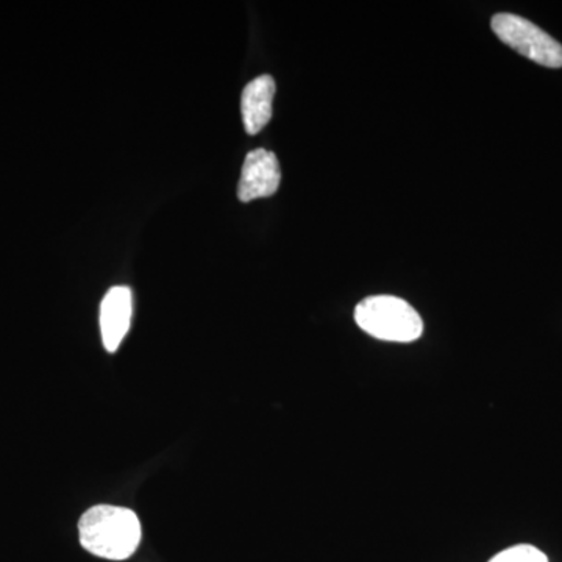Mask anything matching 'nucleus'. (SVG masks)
I'll return each mask as SVG.
<instances>
[{"label": "nucleus", "instance_id": "f257e3e1", "mask_svg": "<svg viewBox=\"0 0 562 562\" xmlns=\"http://www.w3.org/2000/svg\"><path fill=\"white\" fill-rule=\"evenodd\" d=\"M79 532L81 547L103 560H128L140 542L138 516L121 506H92L81 516Z\"/></svg>", "mask_w": 562, "mask_h": 562}, {"label": "nucleus", "instance_id": "f03ea898", "mask_svg": "<svg viewBox=\"0 0 562 562\" xmlns=\"http://www.w3.org/2000/svg\"><path fill=\"white\" fill-rule=\"evenodd\" d=\"M355 322L362 331L380 341L413 342L424 333L420 314L394 295L364 299L355 308Z\"/></svg>", "mask_w": 562, "mask_h": 562}, {"label": "nucleus", "instance_id": "7ed1b4c3", "mask_svg": "<svg viewBox=\"0 0 562 562\" xmlns=\"http://www.w3.org/2000/svg\"><path fill=\"white\" fill-rule=\"evenodd\" d=\"M495 35L524 57L547 68H561L562 46L538 25L516 14H495L491 21Z\"/></svg>", "mask_w": 562, "mask_h": 562}, {"label": "nucleus", "instance_id": "20e7f679", "mask_svg": "<svg viewBox=\"0 0 562 562\" xmlns=\"http://www.w3.org/2000/svg\"><path fill=\"white\" fill-rule=\"evenodd\" d=\"M281 171L276 154L266 149L249 151L244 161L238 198L241 202L271 198L279 190Z\"/></svg>", "mask_w": 562, "mask_h": 562}, {"label": "nucleus", "instance_id": "39448f33", "mask_svg": "<svg viewBox=\"0 0 562 562\" xmlns=\"http://www.w3.org/2000/svg\"><path fill=\"white\" fill-rule=\"evenodd\" d=\"M133 295L131 288L114 286L106 292L101 305V331L103 347L113 353L131 328Z\"/></svg>", "mask_w": 562, "mask_h": 562}, {"label": "nucleus", "instance_id": "423d86ee", "mask_svg": "<svg viewBox=\"0 0 562 562\" xmlns=\"http://www.w3.org/2000/svg\"><path fill=\"white\" fill-rule=\"evenodd\" d=\"M273 98H276V80L271 76L257 77L244 88L241 113L249 135H257L271 121Z\"/></svg>", "mask_w": 562, "mask_h": 562}, {"label": "nucleus", "instance_id": "0eeeda50", "mask_svg": "<svg viewBox=\"0 0 562 562\" xmlns=\"http://www.w3.org/2000/svg\"><path fill=\"white\" fill-rule=\"evenodd\" d=\"M490 562H549V558L536 547L522 543V546H514L503 550V552L495 554Z\"/></svg>", "mask_w": 562, "mask_h": 562}]
</instances>
